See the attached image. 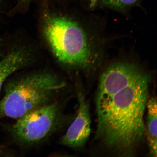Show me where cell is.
<instances>
[{
  "label": "cell",
  "mask_w": 157,
  "mask_h": 157,
  "mask_svg": "<svg viewBox=\"0 0 157 157\" xmlns=\"http://www.w3.org/2000/svg\"><path fill=\"white\" fill-rule=\"evenodd\" d=\"M43 36L56 60L72 69H86L95 62L93 49L82 27L67 16L46 11L42 20Z\"/></svg>",
  "instance_id": "3"
},
{
  "label": "cell",
  "mask_w": 157,
  "mask_h": 157,
  "mask_svg": "<svg viewBox=\"0 0 157 157\" xmlns=\"http://www.w3.org/2000/svg\"><path fill=\"white\" fill-rule=\"evenodd\" d=\"M90 7L97 6L118 10L126 8L134 5L138 0H88Z\"/></svg>",
  "instance_id": "8"
},
{
  "label": "cell",
  "mask_w": 157,
  "mask_h": 157,
  "mask_svg": "<svg viewBox=\"0 0 157 157\" xmlns=\"http://www.w3.org/2000/svg\"><path fill=\"white\" fill-rule=\"evenodd\" d=\"M33 52L28 48L22 47L12 51L0 60V92L10 76L32 62Z\"/></svg>",
  "instance_id": "6"
},
{
  "label": "cell",
  "mask_w": 157,
  "mask_h": 157,
  "mask_svg": "<svg viewBox=\"0 0 157 157\" xmlns=\"http://www.w3.org/2000/svg\"><path fill=\"white\" fill-rule=\"evenodd\" d=\"M67 83L56 73L41 71L21 75L5 84L0 101V119H17L34 110L58 101Z\"/></svg>",
  "instance_id": "2"
},
{
  "label": "cell",
  "mask_w": 157,
  "mask_h": 157,
  "mask_svg": "<svg viewBox=\"0 0 157 157\" xmlns=\"http://www.w3.org/2000/svg\"><path fill=\"white\" fill-rule=\"evenodd\" d=\"M77 96L78 103L77 115L60 140L61 144L63 146L73 149L84 146L91 132L89 105L81 88H78Z\"/></svg>",
  "instance_id": "5"
},
{
  "label": "cell",
  "mask_w": 157,
  "mask_h": 157,
  "mask_svg": "<svg viewBox=\"0 0 157 157\" xmlns=\"http://www.w3.org/2000/svg\"><path fill=\"white\" fill-rule=\"evenodd\" d=\"M31 0H19V2L21 4L28 3Z\"/></svg>",
  "instance_id": "9"
},
{
  "label": "cell",
  "mask_w": 157,
  "mask_h": 157,
  "mask_svg": "<svg viewBox=\"0 0 157 157\" xmlns=\"http://www.w3.org/2000/svg\"><path fill=\"white\" fill-rule=\"evenodd\" d=\"M146 127V136L148 140L149 155L152 157L157 156V99L153 97L147 101Z\"/></svg>",
  "instance_id": "7"
},
{
  "label": "cell",
  "mask_w": 157,
  "mask_h": 157,
  "mask_svg": "<svg viewBox=\"0 0 157 157\" xmlns=\"http://www.w3.org/2000/svg\"><path fill=\"white\" fill-rule=\"evenodd\" d=\"M150 80L148 73L127 63L112 64L101 74L95 98L94 140L102 151L113 156L136 154L144 140Z\"/></svg>",
  "instance_id": "1"
},
{
  "label": "cell",
  "mask_w": 157,
  "mask_h": 157,
  "mask_svg": "<svg viewBox=\"0 0 157 157\" xmlns=\"http://www.w3.org/2000/svg\"><path fill=\"white\" fill-rule=\"evenodd\" d=\"M59 100L30 112L17 119L10 128L13 140L21 147L43 144L65 127L68 117Z\"/></svg>",
  "instance_id": "4"
}]
</instances>
